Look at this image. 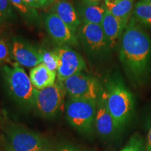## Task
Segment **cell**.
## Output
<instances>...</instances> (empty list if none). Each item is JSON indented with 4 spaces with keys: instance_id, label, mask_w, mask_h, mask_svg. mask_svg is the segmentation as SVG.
Masks as SVG:
<instances>
[{
    "instance_id": "obj_27",
    "label": "cell",
    "mask_w": 151,
    "mask_h": 151,
    "mask_svg": "<svg viewBox=\"0 0 151 151\" xmlns=\"http://www.w3.org/2000/svg\"><path fill=\"white\" fill-rule=\"evenodd\" d=\"M83 1H86V2H88V3H99L100 1H102V0H83Z\"/></svg>"
},
{
    "instance_id": "obj_12",
    "label": "cell",
    "mask_w": 151,
    "mask_h": 151,
    "mask_svg": "<svg viewBox=\"0 0 151 151\" xmlns=\"http://www.w3.org/2000/svg\"><path fill=\"white\" fill-rule=\"evenodd\" d=\"M94 129L98 134L104 138L112 137L119 131L107 106L104 88L97 99Z\"/></svg>"
},
{
    "instance_id": "obj_10",
    "label": "cell",
    "mask_w": 151,
    "mask_h": 151,
    "mask_svg": "<svg viewBox=\"0 0 151 151\" xmlns=\"http://www.w3.org/2000/svg\"><path fill=\"white\" fill-rule=\"evenodd\" d=\"M55 50L60 58L59 67L57 70V78L59 82H63L86 69L83 57L69 46H58Z\"/></svg>"
},
{
    "instance_id": "obj_15",
    "label": "cell",
    "mask_w": 151,
    "mask_h": 151,
    "mask_svg": "<svg viewBox=\"0 0 151 151\" xmlns=\"http://www.w3.org/2000/svg\"><path fill=\"white\" fill-rule=\"evenodd\" d=\"M101 27L111 50H113L118 46L120 40H121L122 33L124 32L121 23L116 17L106 10L101 22Z\"/></svg>"
},
{
    "instance_id": "obj_5",
    "label": "cell",
    "mask_w": 151,
    "mask_h": 151,
    "mask_svg": "<svg viewBox=\"0 0 151 151\" xmlns=\"http://www.w3.org/2000/svg\"><path fill=\"white\" fill-rule=\"evenodd\" d=\"M66 92L59 81L43 89L35 90L33 109L43 118H53L65 106Z\"/></svg>"
},
{
    "instance_id": "obj_11",
    "label": "cell",
    "mask_w": 151,
    "mask_h": 151,
    "mask_svg": "<svg viewBox=\"0 0 151 151\" xmlns=\"http://www.w3.org/2000/svg\"><path fill=\"white\" fill-rule=\"evenodd\" d=\"M11 55L15 62L26 67L33 68L42 63V50L18 38L13 39Z\"/></svg>"
},
{
    "instance_id": "obj_32",
    "label": "cell",
    "mask_w": 151,
    "mask_h": 151,
    "mask_svg": "<svg viewBox=\"0 0 151 151\" xmlns=\"http://www.w3.org/2000/svg\"><path fill=\"white\" fill-rule=\"evenodd\" d=\"M110 151H115V150H110Z\"/></svg>"
},
{
    "instance_id": "obj_20",
    "label": "cell",
    "mask_w": 151,
    "mask_h": 151,
    "mask_svg": "<svg viewBox=\"0 0 151 151\" xmlns=\"http://www.w3.org/2000/svg\"><path fill=\"white\" fill-rule=\"evenodd\" d=\"M42 63L50 70L56 71L60 64V58L56 50L42 51Z\"/></svg>"
},
{
    "instance_id": "obj_33",
    "label": "cell",
    "mask_w": 151,
    "mask_h": 151,
    "mask_svg": "<svg viewBox=\"0 0 151 151\" xmlns=\"http://www.w3.org/2000/svg\"><path fill=\"white\" fill-rule=\"evenodd\" d=\"M0 24H1V22H0Z\"/></svg>"
},
{
    "instance_id": "obj_30",
    "label": "cell",
    "mask_w": 151,
    "mask_h": 151,
    "mask_svg": "<svg viewBox=\"0 0 151 151\" xmlns=\"http://www.w3.org/2000/svg\"><path fill=\"white\" fill-rule=\"evenodd\" d=\"M146 1H148V2L151 3V0H146Z\"/></svg>"
},
{
    "instance_id": "obj_7",
    "label": "cell",
    "mask_w": 151,
    "mask_h": 151,
    "mask_svg": "<svg viewBox=\"0 0 151 151\" xmlns=\"http://www.w3.org/2000/svg\"><path fill=\"white\" fill-rule=\"evenodd\" d=\"M62 83L68 97L76 99L97 100L104 88L97 78L84 71L69 77Z\"/></svg>"
},
{
    "instance_id": "obj_16",
    "label": "cell",
    "mask_w": 151,
    "mask_h": 151,
    "mask_svg": "<svg viewBox=\"0 0 151 151\" xmlns=\"http://www.w3.org/2000/svg\"><path fill=\"white\" fill-rule=\"evenodd\" d=\"M81 23L95 24L101 25L106 11L104 4L99 3H88L83 1L76 9Z\"/></svg>"
},
{
    "instance_id": "obj_22",
    "label": "cell",
    "mask_w": 151,
    "mask_h": 151,
    "mask_svg": "<svg viewBox=\"0 0 151 151\" xmlns=\"http://www.w3.org/2000/svg\"><path fill=\"white\" fill-rule=\"evenodd\" d=\"M11 48L8 41L3 36H0V67L6 65L7 63H11Z\"/></svg>"
},
{
    "instance_id": "obj_31",
    "label": "cell",
    "mask_w": 151,
    "mask_h": 151,
    "mask_svg": "<svg viewBox=\"0 0 151 151\" xmlns=\"http://www.w3.org/2000/svg\"><path fill=\"white\" fill-rule=\"evenodd\" d=\"M57 1V0H52V3H53L54 1Z\"/></svg>"
},
{
    "instance_id": "obj_19",
    "label": "cell",
    "mask_w": 151,
    "mask_h": 151,
    "mask_svg": "<svg viewBox=\"0 0 151 151\" xmlns=\"http://www.w3.org/2000/svg\"><path fill=\"white\" fill-rule=\"evenodd\" d=\"M9 1L12 6L26 20H30L31 21L39 20V16L37 10L27 7L23 3L22 0H9Z\"/></svg>"
},
{
    "instance_id": "obj_17",
    "label": "cell",
    "mask_w": 151,
    "mask_h": 151,
    "mask_svg": "<svg viewBox=\"0 0 151 151\" xmlns=\"http://www.w3.org/2000/svg\"><path fill=\"white\" fill-rule=\"evenodd\" d=\"M29 79L36 89L41 90L51 86L56 83L57 72L49 69L43 63L32 68Z\"/></svg>"
},
{
    "instance_id": "obj_24",
    "label": "cell",
    "mask_w": 151,
    "mask_h": 151,
    "mask_svg": "<svg viewBox=\"0 0 151 151\" xmlns=\"http://www.w3.org/2000/svg\"><path fill=\"white\" fill-rule=\"evenodd\" d=\"M22 1L27 7L34 9L43 8L50 4H52V0H22Z\"/></svg>"
},
{
    "instance_id": "obj_3",
    "label": "cell",
    "mask_w": 151,
    "mask_h": 151,
    "mask_svg": "<svg viewBox=\"0 0 151 151\" xmlns=\"http://www.w3.org/2000/svg\"><path fill=\"white\" fill-rule=\"evenodd\" d=\"M105 91L109 111L120 130L129 121L133 114V95L119 77H113L107 81Z\"/></svg>"
},
{
    "instance_id": "obj_2",
    "label": "cell",
    "mask_w": 151,
    "mask_h": 151,
    "mask_svg": "<svg viewBox=\"0 0 151 151\" xmlns=\"http://www.w3.org/2000/svg\"><path fill=\"white\" fill-rule=\"evenodd\" d=\"M1 76L9 97L20 108L33 109L35 88L23 68L16 62L11 66L4 65L1 67Z\"/></svg>"
},
{
    "instance_id": "obj_6",
    "label": "cell",
    "mask_w": 151,
    "mask_h": 151,
    "mask_svg": "<svg viewBox=\"0 0 151 151\" xmlns=\"http://www.w3.org/2000/svg\"><path fill=\"white\" fill-rule=\"evenodd\" d=\"M6 135L9 148L12 151H39L49 148L48 141L43 136L21 124H9Z\"/></svg>"
},
{
    "instance_id": "obj_28",
    "label": "cell",
    "mask_w": 151,
    "mask_h": 151,
    "mask_svg": "<svg viewBox=\"0 0 151 151\" xmlns=\"http://www.w3.org/2000/svg\"><path fill=\"white\" fill-rule=\"evenodd\" d=\"M39 151H50V150H48V149H45V150H39Z\"/></svg>"
},
{
    "instance_id": "obj_9",
    "label": "cell",
    "mask_w": 151,
    "mask_h": 151,
    "mask_svg": "<svg viewBox=\"0 0 151 151\" xmlns=\"http://www.w3.org/2000/svg\"><path fill=\"white\" fill-rule=\"evenodd\" d=\"M43 21L48 35L59 46H75L78 41L73 32L55 14L47 12L43 14Z\"/></svg>"
},
{
    "instance_id": "obj_29",
    "label": "cell",
    "mask_w": 151,
    "mask_h": 151,
    "mask_svg": "<svg viewBox=\"0 0 151 151\" xmlns=\"http://www.w3.org/2000/svg\"><path fill=\"white\" fill-rule=\"evenodd\" d=\"M7 151H12V150H11L10 148H7Z\"/></svg>"
},
{
    "instance_id": "obj_23",
    "label": "cell",
    "mask_w": 151,
    "mask_h": 151,
    "mask_svg": "<svg viewBox=\"0 0 151 151\" xmlns=\"http://www.w3.org/2000/svg\"><path fill=\"white\" fill-rule=\"evenodd\" d=\"M14 18V10L10 1L0 0V22L9 21Z\"/></svg>"
},
{
    "instance_id": "obj_4",
    "label": "cell",
    "mask_w": 151,
    "mask_h": 151,
    "mask_svg": "<svg viewBox=\"0 0 151 151\" xmlns=\"http://www.w3.org/2000/svg\"><path fill=\"white\" fill-rule=\"evenodd\" d=\"M97 100L68 98L65 116L72 127L82 134H90L94 129Z\"/></svg>"
},
{
    "instance_id": "obj_8",
    "label": "cell",
    "mask_w": 151,
    "mask_h": 151,
    "mask_svg": "<svg viewBox=\"0 0 151 151\" xmlns=\"http://www.w3.org/2000/svg\"><path fill=\"white\" fill-rule=\"evenodd\" d=\"M78 35L88 53L92 57L105 56L111 50L101 25L81 23L78 29Z\"/></svg>"
},
{
    "instance_id": "obj_26",
    "label": "cell",
    "mask_w": 151,
    "mask_h": 151,
    "mask_svg": "<svg viewBox=\"0 0 151 151\" xmlns=\"http://www.w3.org/2000/svg\"><path fill=\"white\" fill-rule=\"evenodd\" d=\"M57 151H82L78 149L74 148L72 146H64L62 147H60V148H58V150Z\"/></svg>"
},
{
    "instance_id": "obj_18",
    "label": "cell",
    "mask_w": 151,
    "mask_h": 151,
    "mask_svg": "<svg viewBox=\"0 0 151 151\" xmlns=\"http://www.w3.org/2000/svg\"><path fill=\"white\" fill-rule=\"evenodd\" d=\"M134 17L143 26L151 28V3L146 0H139L134 7Z\"/></svg>"
},
{
    "instance_id": "obj_14",
    "label": "cell",
    "mask_w": 151,
    "mask_h": 151,
    "mask_svg": "<svg viewBox=\"0 0 151 151\" xmlns=\"http://www.w3.org/2000/svg\"><path fill=\"white\" fill-rule=\"evenodd\" d=\"M135 0H104L106 10L118 19L124 30L133 14Z\"/></svg>"
},
{
    "instance_id": "obj_1",
    "label": "cell",
    "mask_w": 151,
    "mask_h": 151,
    "mask_svg": "<svg viewBox=\"0 0 151 151\" xmlns=\"http://www.w3.org/2000/svg\"><path fill=\"white\" fill-rule=\"evenodd\" d=\"M120 60L127 76L134 85L141 86L151 75V37L134 17L122 33Z\"/></svg>"
},
{
    "instance_id": "obj_25",
    "label": "cell",
    "mask_w": 151,
    "mask_h": 151,
    "mask_svg": "<svg viewBox=\"0 0 151 151\" xmlns=\"http://www.w3.org/2000/svg\"><path fill=\"white\" fill-rule=\"evenodd\" d=\"M146 151H151V125L148 130L146 144H145Z\"/></svg>"
},
{
    "instance_id": "obj_13",
    "label": "cell",
    "mask_w": 151,
    "mask_h": 151,
    "mask_svg": "<svg viewBox=\"0 0 151 151\" xmlns=\"http://www.w3.org/2000/svg\"><path fill=\"white\" fill-rule=\"evenodd\" d=\"M49 11L55 14L76 34L81 22L76 9L70 0H57L52 4Z\"/></svg>"
},
{
    "instance_id": "obj_21",
    "label": "cell",
    "mask_w": 151,
    "mask_h": 151,
    "mask_svg": "<svg viewBox=\"0 0 151 151\" xmlns=\"http://www.w3.org/2000/svg\"><path fill=\"white\" fill-rule=\"evenodd\" d=\"M120 151H146L145 143L139 134L132 136L127 144Z\"/></svg>"
}]
</instances>
